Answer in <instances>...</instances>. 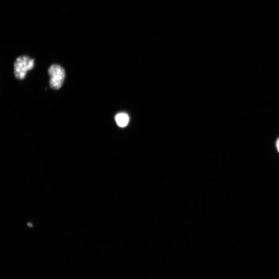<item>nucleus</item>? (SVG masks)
I'll list each match as a JSON object with an SVG mask.
<instances>
[{
	"instance_id": "obj_4",
	"label": "nucleus",
	"mask_w": 279,
	"mask_h": 279,
	"mask_svg": "<svg viewBox=\"0 0 279 279\" xmlns=\"http://www.w3.org/2000/svg\"><path fill=\"white\" fill-rule=\"evenodd\" d=\"M276 146H277V148L279 151V138L278 139L277 143H276Z\"/></svg>"
},
{
	"instance_id": "obj_2",
	"label": "nucleus",
	"mask_w": 279,
	"mask_h": 279,
	"mask_svg": "<svg viewBox=\"0 0 279 279\" xmlns=\"http://www.w3.org/2000/svg\"><path fill=\"white\" fill-rule=\"evenodd\" d=\"M50 77V86L54 90H59L62 86L65 77L64 69L59 65H52L48 69Z\"/></svg>"
},
{
	"instance_id": "obj_1",
	"label": "nucleus",
	"mask_w": 279,
	"mask_h": 279,
	"mask_svg": "<svg viewBox=\"0 0 279 279\" xmlns=\"http://www.w3.org/2000/svg\"><path fill=\"white\" fill-rule=\"evenodd\" d=\"M34 60L27 56L17 58L14 63V74L16 78L25 79L27 72L34 67Z\"/></svg>"
},
{
	"instance_id": "obj_3",
	"label": "nucleus",
	"mask_w": 279,
	"mask_h": 279,
	"mask_svg": "<svg viewBox=\"0 0 279 279\" xmlns=\"http://www.w3.org/2000/svg\"><path fill=\"white\" fill-rule=\"evenodd\" d=\"M115 121L120 127H125L130 121L129 115L125 113H120L115 116Z\"/></svg>"
}]
</instances>
